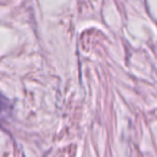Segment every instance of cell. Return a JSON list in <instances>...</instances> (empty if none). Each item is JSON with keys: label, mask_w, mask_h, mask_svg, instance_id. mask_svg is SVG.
Instances as JSON below:
<instances>
[{"label": "cell", "mask_w": 157, "mask_h": 157, "mask_svg": "<svg viewBox=\"0 0 157 157\" xmlns=\"http://www.w3.org/2000/svg\"><path fill=\"white\" fill-rule=\"evenodd\" d=\"M10 110L11 109H10L9 99L0 93V118H2L3 116H7V114L10 112Z\"/></svg>", "instance_id": "6da1fadb"}]
</instances>
